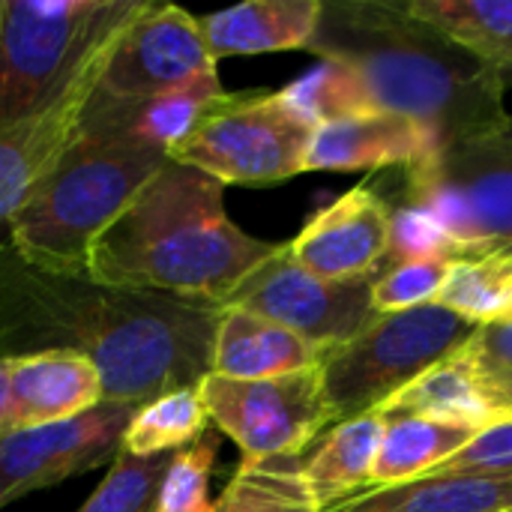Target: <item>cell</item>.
<instances>
[{"label": "cell", "mask_w": 512, "mask_h": 512, "mask_svg": "<svg viewBox=\"0 0 512 512\" xmlns=\"http://www.w3.org/2000/svg\"><path fill=\"white\" fill-rule=\"evenodd\" d=\"M381 417H423L447 426H465L474 432H486L501 426L504 417L486 393L477 372L468 366L462 354L432 366L405 390H399L384 408Z\"/></svg>", "instance_id": "obj_20"}, {"label": "cell", "mask_w": 512, "mask_h": 512, "mask_svg": "<svg viewBox=\"0 0 512 512\" xmlns=\"http://www.w3.org/2000/svg\"><path fill=\"white\" fill-rule=\"evenodd\" d=\"M381 432L384 417L378 411L336 423L324 432L318 450L300 465L303 486L318 510H330L369 489Z\"/></svg>", "instance_id": "obj_21"}, {"label": "cell", "mask_w": 512, "mask_h": 512, "mask_svg": "<svg viewBox=\"0 0 512 512\" xmlns=\"http://www.w3.org/2000/svg\"><path fill=\"white\" fill-rule=\"evenodd\" d=\"M324 512H512V477H417Z\"/></svg>", "instance_id": "obj_22"}, {"label": "cell", "mask_w": 512, "mask_h": 512, "mask_svg": "<svg viewBox=\"0 0 512 512\" xmlns=\"http://www.w3.org/2000/svg\"><path fill=\"white\" fill-rule=\"evenodd\" d=\"M219 456V435L204 432L189 447L171 456V465L156 489L150 512H213L216 501L210 498V480Z\"/></svg>", "instance_id": "obj_28"}, {"label": "cell", "mask_w": 512, "mask_h": 512, "mask_svg": "<svg viewBox=\"0 0 512 512\" xmlns=\"http://www.w3.org/2000/svg\"><path fill=\"white\" fill-rule=\"evenodd\" d=\"M483 381L504 423L512 420V321L480 324L471 342L459 351Z\"/></svg>", "instance_id": "obj_31"}, {"label": "cell", "mask_w": 512, "mask_h": 512, "mask_svg": "<svg viewBox=\"0 0 512 512\" xmlns=\"http://www.w3.org/2000/svg\"><path fill=\"white\" fill-rule=\"evenodd\" d=\"M111 45L84 69V75L66 90L60 102H54L36 117L0 123V228H6L15 210L30 198V192L45 180L54 162L78 138L81 114L99 84Z\"/></svg>", "instance_id": "obj_14"}, {"label": "cell", "mask_w": 512, "mask_h": 512, "mask_svg": "<svg viewBox=\"0 0 512 512\" xmlns=\"http://www.w3.org/2000/svg\"><path fill=\"white\" fill-rule=\"evenodd\" d=\"M408 9L495 66L510 84L512 0H408Z\"/></svg>", "instance_id": "obj_24"}, {"label": "cell", "mask_w": 512, "mask_h": 512, "mask_svg": "<svg viewBox=\"0 0 512 512\" xmlns=\"http://www.w3.org/2000/svg\"><path fill=\"white\" fill-rule=\"evenodd\" d=\"M213 512H234V507H231V501H228L225 495H219V498H216V510Z\"/></svg>", "instance_id": "obj_34"}, {"label": "cell", "mask_w": 512, "mask_h": 512, "mask_svg": "<svg viewBox=\"0 0 512 512\" xmlns=\"http://www.w3.org/2000/svg\"><path fill=\"white\" fill-rule=\"evenodd\" d=\"M405 174L408 204L444 231L459 258L512 255V114Z\"/></svg>", "instance_id": "obj_8"}, {"label": "cell", "mask_w": 512, "mask_h": 512, "mask_svg": "<svg viewBox=\"0 0 512 512\" xmlns=\"http://www.w3.org/2000/svg\"><path fill=\"white\" fill-rule=\"evenodd\" d=\"M435 303L477 327L512 321V255L456 258Z\"/></svg>", "instance_id": "obj_26"}, {"label": "cell", "mask_w": 512, "mask_h": 512, "mask_svg": "<svg viewBox=\"0 0 512 512\" xmlns=\"http://www.w3.org/2000/svg\"><path fill=\"white\" fill-rule=\"evenodd\" d=\"M276 246L228 216L219 180L168 159L93 243L90 279L222 306Z\"/></svg>", "instance_id": "obj_3"}, {"label": "cell", "mask_w": 512, "mask_h": 512, "mask_svg": "<svg viewBox=\"0 0 512 512\" xmlns=\"http://www.w3.org/2000/svg\"><path fill=\"white\" fill-rule=\"evenodd\" d=\"M474 333L477 324L441 303L375 315L321 360L333 426L384 408L423 372L456 357Z\"/></svg>", "instance_id": "obj_6"}, {"label": "cell", "mask_w": 512, "mask_h": 512, "mask_svg": "<svg viewBox=\"0 0 512 512\" xmlns=\"http://www.w3.org/2000/svg\"><path fill=\"white\" fill-rule=\"evenodd\" d=\"M171 456L135 459L120 453L96 492L78 507V512H150L156 501V489L171 465Z\"/></svg>", "instance_id": "obj_29"}, {"label": "cell", "mask_w": 512, "mask_h": 512, "mask_svg": "<svg viewBox=\"0 0 512 512\" xmlns=\"http://www.w3.org/2000/svg\"><path fill=\"white\" fill-rule=\"evenodd\" d=\"M222 93L225 90H222L219 72L201 75L189 84H180L174 90H165L147 99H111L93 90L81 114V132L135 141V144L168 153L180 138L189 135L198 117Z\"/></svg>", "instance_id": "obj_16"}, {"label": "cell", "mask_w": 512, "mask_h": 512, "mask_svg": "<svg viewBox=\"0 0 512 512\" xmlns=\"http://www.w3.org/2000/svg\"><path fill=\"white\" fill-rule=\"evenodd\" d=\"M216 72L201 24L180 6L150 3L117 33L96 93L111 99H147Z\"/></svg>", "instance_id": "obj_12"}, {"label": "cell", "mask_w": 512, "mask_h": 512, "mask_svg": "<svg viewBox=\"0 0 512 512\" xmlns=\"http://www.w3.org/2000/svg\"><path fill=\"white\" fill-rule=\"evenodd\" d=\"M441 150L423 123L402 114H351L318 123L306 153V171H381L417 168Z\"/></svg>", "instance_id": "obj_15"}, {"label": "cell", "mask_w": 512, "mask_h": 512, "mask_svg": "<svg viewBox=\"0 0 512 512\" xmlns=\"http://www.w3.org/2000/svg\"><path fill=\"white\" fill-rule=\"evenodd\" d=\"M321 63L288 84L318 123L351 114H402L435 132L441 150L510 120L507 78L408 0H324L309 45Z\"/></svg>", "instance_id": "obj_2"}, {"label": "cell", "mask_w": 512, "mask_h": 512, "mask_svg": "<svg viewBox=\"0 0 512 512\" xmlns=\"http://www.w3.org/2000/svg\"><path fill=\"white\" fill-rule=\"evenodd\" d=\"M165 162L162 150L78 129L69 150L6 222V240L42 270L90 276L93 243Z\"/></svg>", "instance_id": "obj_4"}, {"label": "cell", "mask_w": 512, "mask_h": 512, "mask_svg": "<svg viewBox=\"0 0 512 512\" xmlns=\"http://www.w3.org/2000/svg\"><path fill=\"white\" fill-rule=\"evenodd\" d=\"M324 0H249L222 12L201 15L210 57H252L309 48L321 21Z\"/></svg>", "instance_id": "obj_18"}, {"label": "cell", "mask_w": 512, "mask_h": 512, "mask_svg": "<svg viewBox=\"0 0 512 512\" xmlns=\"http://www.w3.org/2000/svg\"><path fill=\"white\" fill-rule=\"evenodd\" d=\"M144 0H0V123L42 114Z\"/></svg>", "instance_id": "obj_5"}, {"label": "cell", "mask_w": 512, "mask_h": 512, "mask_svg": "<svg viewBox=\"0 0 512 512\" xmlns=\"http://www.w3.org/2000/svg\"><path fill=\"white\" fill-rule=\"evenodd\" d=\"M480 432L447 426L423 417H384L369 489H387L432 474L438 465L465 450Z\"/></svg>", "instance_id": "obj_23"}, {"label": "cell", "mask_w": 512, "mask_h": 512, "mask_svg": "<svg viewBox=\"0 0 512 512\" xmlns=\"http://www.w3.org/2000/svg\"><path fill=\"white\" fill-rule=\"evenodd\" d=\"M219 303L102 285L30 264L0 240V360L78 354L105 402L147 405L213 372Z\"/></svg>", "instance_id": "obj_1"}, {"label": "cell", "mask_w": 512, "mask_h": 512, "mask_svg": "<svg viewBox=\"0 0 512 512\" xmlns=\"http://www.w3.org/2000/svg\"><path fill=\"white\" fill-rule=\"evenodd\" d=\"M450 255H432V258H411V261H393L390 270L378 279L372 291V306L375 315L387 312H405L417 309L426 303H435L450 270H453Z\"/></svg>", "instance_id": "obj_30"}, {"label": "cell", "mask_w": 512, "mask_h": 512, "mask_svg": "<svg viewBox=\"0 0 512 512\" xmlns=\"http://www.w3.org/2000/svg\"><path fill=\"white\" fill-rule=\"evenodd\" d=\"M426 477H512V420L480 432Z\"/></svg>", "instance_id": "obj_32"}, {"label": "cell", "mask_w": 512, "mask_h": 512, "mask_svg": "<svg viewBox=\"0 0 512 512\" xmlns=\"http://www.w3.org/2000/svg\"><path fill=\"white\" fill-rule=\"evenodd\" d=\"M267 462V465H240L231 483L225 486V498L234 512H321L309 498L300 465Z\"/></svg>", "instance_id": "obj_27"}, {"label": "cell", "mask_w": 512, "mask_h": 512, "mask_svg": "<svg viewBox=\"0 0 512 512\" xmlns=\"http://www.w3.org/2000/svg\"><path fill=\"white\" fill-rule=\"evenodd\" d=\"M204 432H210V417L201 402V393L198 387H183L141 405L132 414L120 453L135 459L168 456L189 447Z\"/></svg>", "instance_id": "obj_25"}, {"label": "cell", "mask_w": 512, "mask_h": 512, "mask_svg": "<svg viewBox=\"0 0 512 512\" xmlns=\"http://www.w3.org/2000/svg\"><path fill=\"white\" fill-rule=\"evenodd\" d=\"M12 429L48 426L81 417L105 402L99 369L78 354H33L6 360Z\"/></svg>", "instance_id": "obj_17"}, {"label": "cell", "mask_w": 512, "mask_h": 512, "mask_svg": "<svg viewBox=\"0 0 512 512\" xmlns=\"http://www.w3.org/2000/svg\"><path fill=\"white\" fill-rule=\"evenodd\" d=\"M294 261L321 279H354L390 264L393 207L369 183L318 210L288 243Z\"/></svg>", "instance_id": "obj_13"}, {"label": "cell", "mask_w": 512, "mask_h": 512, "mask_svg": "<svg viewBox=\"0 0 512 512\" xmlns=\"http://www.w3.org/2000/svg\"><path fill=\"white\" fill-rule=\"evenodd\" d=\"M390 264L354 279H321L294 261L288 243H279L276 252L228 294L222 309H243L276 321L330 354L375 318L372 291Z\"/></svg>", "instance_id": "obj_10"}, {"label": "cell", "mask_w": 512, "mask_h": 512, "mask_svg": "<svg viewBox=\"0 0 512 512\" xmlns=\"http://www.w3.org/2000/svg\"><path fill=\"white\" fill-rule=\"evenodd\" d=\"M327 354L300 333L243 309H222L213 342V375L267 381L321 366Z\"/></svg>", "instance_id": "obj_19"}, {"label": "cell", "mask_w": 512, "mask_h": 512, "mask_svg": "<svg viewBox=\"0 0 512 512\" xmlns=\"http://www.w3.org/2000/svg\"><path fill=\"white\" fill-rule=\"evenodd\" d=\"M315 120L285 90L222 93L180 138L168 159L222 186H273L306 171Z\"/></svg>", "instance_id": "obj_7"}, {"label": "cell", "mask_w": 512, "mask_h": 512, "mask_svg": "<svg viewBox=\"0 0 512 512\" xmlns=\"http://www.w3.org/2000/svg\"><path fill=\"white\" fill-rule=\"evenodd\" d=\"M135 411L126 402H102L63 423L0 435V510L30 492L111 465L123 450V435Z\"/></svg>", "instance_id": "obj_11"}, {"label": "cell", "mask_w": 512, "mask_h": 512, "mask_svg": "<svg viewBox=\"0 0 512 512\" xmlns=\"http://www.w3.org/2000/svg\"><path fill=\"white\" fill-rule=\"evenodd\" d=\"M12 429V414H9V366L0 360V435Z\"/></svg>", "instance_id": "obj_33"}, {"label": "cell", "mask_w": 512, "mask_h": 512, "mask_svg": "<svg viewBox=\"0 0 512 512\" xmlns=\"http://www.w3.org/2000/svg\"><path fill=\"white\" fill-rule=\"evenodd\" d=\"M198 393L210 423L240 447L243 465L297 459L333 426L321 366L267 381H234L210 372Z\"/></svg>", "instance_id": "obj_9"}]
</instances>
